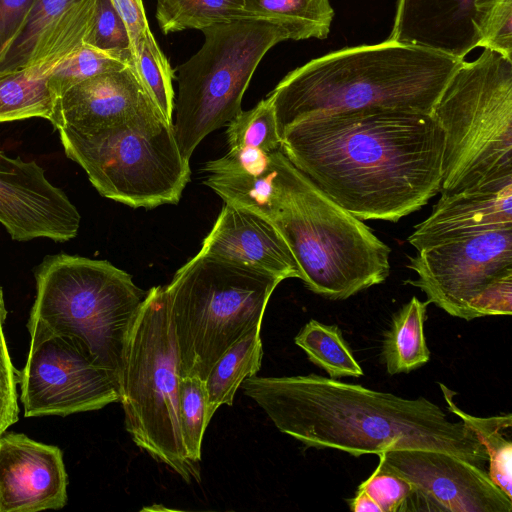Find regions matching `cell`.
Wrapping results in <instances>:
<instances>
[{
  "label": "cell",
  "mask_w": 512,
  "mask_h": 512,
  "mask_svg": "<svg viewBox=\"0 0 512 512\" xmlns=\"http://www.w3.org/2000/svg\"><path fill=\"white\" fill-rule=\"evenodd\" d=\"M444 133L432 114L364 109L296 122L290 162L361 220L397 222L440 192Z\"/></svg>",
  "instance_id": "6da1fadb"
},
{
  "label": "cell",
  "mask_w": 512,
  "mask_h": 512,
  "mask_svg": "<svg viewBox=\"0 0 512 512\" xmlns=\"http://www.w3.org/2000/svg\"><path fill=\"white\" fill-rule=\"evenodd\" d=\"M240 388L274 426L306 447L353 456L397 448L455 455L485 468L488 453L461 420L424 398H403L317 374L251 376Z\"/></svg>",
  "instance_id": "7a4b0ae2"
},
{
  "label": "cell",
  "mask_w": 512,
  "mask_h": 512,
  "mask_svg": "<svg viewBox=\"0 0 512 512\" xmlns=\"http://www.w3.org/2000/svg\"><path fill=\"white\" fill-rule=\"evenodd\" d=\"M464 60L385 40L347 47L288 73L267 96L278 132L301 120L364 109L432 114Z\"/></svg>",
  "instance_id": "3957f363"
},
{
  "label": "cell",
  "mask_w": 512,
  "mask_h": 512,
  "mask_svg": "<svg viewBox=\"0 0 512 512\" xmlns=\"http://www.w3.org/2000/svg\"><path fill=\"white\" fill-rule=\"evenodd\" d=\"M36 297L29 334L71 340L119 381L130 333L147 291L106 260L57 254L35 272Z\"/></svg>",
  "instance_id": "277c9868"
},
{
  "label": "cell",
  "mask_w": 512,
  "mask_h": 512,
  "mask_svg": "<svg viewBox=\"0 0 512 512\" xmlns=\"http://www.w3.org/2000/svg\"><path fill=\"white\" fill-rule=\"evenodd\" d=\"M432 115L444 133L441 195L512 185V60L483 48L463 61Z\"/></svg>",
  "instance_id": "5b68a950"
},
{
  "label": "cell",
  "mask_w": 512,
  "mask_h": 512,
  "mask_svg": "<svg viewBox=\"0 0 512 512\" xmlns=\"http://www.w3.org/2000/svg\"><path fill=\"white\" fill-rule=\"evenodd\" d=\"M271 222L315 294L345 300L389 276L390 247L293 164Z\"/></svg>",
  "instance_id": "8992f818"
},
{
  "label": "cell",
  "mask_w": 512,
  "mask_h": 512,
  "mask_svg": "<svg viewBox=\"0 0 512 512\" xmlns=\"http://www.w3.org/2000/svg\"><path fill=\"white\" fill-rule=\"evenodd\" d=\"M280 278L199 252L165 285L181 376L205 380L218 359L261 326Z\"/></svg>",
  "instance_id": "52a82bcc"
},
{
  "label": "cell",
  "mask_w": 512,
  "mask_h": 512,
  "mask_svg": "<svg viewBox=\"0 0 512 512\" xmlns=\"http://www.w3.org/2000/svg\"><path fill=\"white\" fill-rule=\"evenodd\" d=\"M179 355L165 285L147 291L130 333L120 377L125 428L134 443L185 482H200L179 426Z\"/></svg>",
  "instance_id": "ba28073f"
},
{
  "label": "cell",
  "mask_w": 512,
  "mask_h": 512,
  "mask_svg": "<svg viewBox=\"0 0 512 512\" xmlns=\"http://www.w3.org/2000/svg\"><path fill=\"white\" fill-rule=\"evenodd\" d=\"M201 31V48L177 67L173 129L188 161L208 134L242 111L243 95L264 55L292 40L286 27L267 20L219 23Z\"/></svg>",
  "instance_id": "9c48e42d"
},
{
  "label": "cell",
  "mask_w": 512,
  "mask_h": 512,
  "mask_svg": "<svg viewBox=\"0 0 512 512\" xmlns=\"http://www.w3.org/2000/svg\"><path fill=\"white\" fill-rule=\"evenodd\" d=\"M64 151L86 172L103 196L132 208L177 204L191 169L173 125L155 131L118 127L58 129Z\"/></svg>",
  "instance_id": "30bf717a"
},
{
  "label": "cell",
  "mask_w": 512,
  "mask_h": 512,
  "mask_svg": "<svg viewBox=\"0 0 512 512\" xmlns=\"http://www.w3.org/2000/svg\"><path fill=\"white\" fill-rule=\"evenodd\" d=\"M427 301L467 321L512 313V228L430 246L409 258Z\"/></svg>",
  "instance_id": "8fae6325"
},
{
  "label": "cell",
  "mask_w": 512,
  "mask_h": 512,
  "mask_svg": "<svg viewBox=\"0 0 512 512\" xmlns=\"http://www.w3.org/2000/svg\"><path fill=\"white\" fill-rule=\"evenodd\" d=\"M16 379L26 417L67 416L120 400L118 379L57 335L30 334L27 361Z\"/></svg>",
  "instance_id": "7c38bea8"
},
{
  "label": "cell",
  "mask_w": 512,
  "mask_h": 512,
  "mask_svg": "<svg viewBox=\"0 0 512 512\" xmlns=\"http://www.w3.org/2000/svg\"><path fill=\"white\" fill-rule=\"evenodd\" d=\"M383 466L410 482L400 511L511 512L512 498L488 471L441 451L397 448L379 453Z\"/></svg>",
  "instance_id": "4fadbf2b"
},
{
  "label": "cell",
  "mask_w": 512,
  "mask_h": 512,
  "mask_svg": "<svg viewBox=\"0 0 512 512\" xmlns=\"http://www.w3.org/2000/svg\"><path fill=\"white\" fill-rule=\"evenodd\" d=\"M56 129L86 132L127 127L155 131L166 121L131 66L85 79L57 97L50 120Z\"/></svg>",
  "instance_id": "5bb4252c"
},
{
  "label": "cell",
  "mask_w": 512,
  "mask_h": 512,
  "mask_svg": "<svg viewBox=\"0 0 512 512\" xmlns=\"http://www.w3.org/2000/svg\"><path fill=\"white\" fill-rule=\"evenodd\" d=\"M80 220L77 208L41 166L0 151V223L13 240L68 241L77 235Z\"/></svg>",
  "instance_id": "9a60e30c"
},
{
  "label": "cell",
  "mask_w": 512,
  "mask_h": 512,
  "mask_svg": "<svg viewBox=\"0 0 512 512\" xmlns=\"http://www.w3.org/2000/svg\"><path fill=\"white\" fill-rule=\"evenodd\" d=\"M62 451L25 434L0 435V512L57 510L67 502Z\"/></svg>",
  "instance_id": "2e32d148"
},
{
  "label": "cell",
  "mask_w": 512,
  "mask_h": 512,
  "mask_svg": "<svg viewBox=\"0 0 512 512\" xmlns=\"http://www.w3.org/2000/svg\"><path fill=\"white\" fill-rule=\"evenodd\" d=\"M96 0H36L20 33L0 58V72H48L84 44Z\"/></svg>",
  "instance_id": "e0dca14e"
},
{
  "label": "cell",
  "mask_w": 512,
  "mask_h": 512,
  "mask_svg": "<svg viewBox=\"0 0 512 512\" xmlns=\"http://www.w3.org/2000/svg\"><path fill=\"white\" fill-rule=\"evenodd\" d=\"M199 253L281 280L300 278L297 263L273 223L228 203L222 207Z\"/></svg>",
  "instance_id": "ac0fdd59"
},
{
  "label": "cell",
  "mask_w": 512,
  "mask_h": 512,
  "mask_svg": "<svg viewBox=\"0 0 512 512\" xmlns=\"http://www.w3.org/2000/svg\"><path fill=\"white\" fill-rule=\"evenodd\" d=\"M478 1L398 0L394 25L387 40L463 60L479 47Z\"/></svg>",
  "instance_id": "d6986e66"
},
{
  "label": "cell",
  "mask_w": 512,
  "mask_h": 512,
  "mask_svg": "<svg viewBox=\"0 0 512 512\" xmlns=\"http://www.w3.org/2000/svg\"><path fill=\"white\" fill-rule=\"evenodd\" d=\"M408 242L418 251L489 230L512 228V185L441 195Z\"/></svg>",
  "instance_id": "ffe728a7"
},
{
  "label": "cell",
  "mask_w": 512,
  "mask_h": 512,
  "mask_svg": "<svg viewBox=\"0 0 512 512\" xmlns=\"http://www.w3.org/2000/svg\"><path fill=\"white\" fill-rule=\"evenodd\" d=\"M290 160L281 149L271 153L261 172L220 170L208 172L204 184L228 203L251 211L270 222L283 193Z\"/></svg>",
  "instance_id": "44dd1931"
},
{
  "label": "cell",
  "mask_w": 512,
  "mask_h": 512,
  "mask_svg": "<svg viewBox=\"0 0 512 512\" xmlns=\"http://www.w3.org/2000/svg\"><path fill=\"white\" fill-rule=\"evenodd\" d=\"M428 304L413 296L393 316L381 350L388 374L408 373L429 361L430 351L424 334Z\"/></svg>",
  "instance_id": "7402d4cb"
},
{
  "label": "cell",
  "mask_w": 512,
  "mask_h": 512,
  "mask_svg": "<svg viewBox=\"0 0 512 512\" xmlns=\"http://www.w3.org/2000/svg\"><path fill=\"white\" fill-rule=\"evenodd\" d=\"M260 331L261 326L254 327L234 343L204 380L211 419L221 405L231 406L242 382L260 370L263 357Z\"/></svg>",
  "instance_id": "603a6c76"
},
{
  "label": "cell",
  "mask_w": 512,
  "mask_h": 512,
  "mask_svg": "<svg viewBox=\"0 0 512 512\" xmlns=\"http://www.w3.org/2000/svg\"><path fill=\"white\" fill-rule=\"evenodd\" d=\"M56 96L38 67L0 72V123L40 117L51 120Z\"/></svg>",
  "instance_id": "cb8c5ba5"
},
{
  "label": "cell",
  "mask_w": 512,
  "mask_h": 512,
  "mask_svg": "<svg viewBox=\"0 0 512 512\" xmlns=\"http://www.w3.org/2000/svg\"><path fill=\"white\" fill-rule=\"evenodd\" d=\"M244 7L257 20L286 27L292 40L325 39L334 17L330 0H244Z\"/></svg>",
  "instance_id": "d4e9b609"
},
{
  "label": "cell",
  "mask_w": 512,
  "mask_h": 512,
  "mask_svg": "<svg viewBox=\"0 0 512 512\" xmlns=\"http://www.w3.org/2000/svg\"><path fill=\"white\" fill-rule=\"evenodd\" d=\"M447 410L456 415L477 436L488 453V474L510 498H512V442L504 437L506 429L512 426L510 413L478 417L458 407L453 398L456 392L439 383Z\"/></svg>",
  "instance_id": "484cf974"
},
{
  "label": "cell",
  "mask_w": 512,
  "mask_h": 512,
  "mask_svg": "<svg viewBox=\"0 0 512 512\" xmlns=\"http://www.w3.org/2000/svg\"><path fill=\"white\" fill-rule=\"evenodd\" d=\"M156 19L164 34L239 20H257L244 0H157Z\"/></svg>",
  "instance_id": "4316f807"
},
{
  "label": "cell",
  "mask_w": 512,
  "mask_h": 512,
  "mask_svg": "<svg viewBox=\"0 0 512 512\" xmlns=\"http://www.w3.org/2000/svg\"><path fill=\"white\" fill-rule=\"evenodd\" d=\"M294 342L332 379L357 378L364 374L336 325L311 319L295 336Z\"/></svg>",
  "instance_id": "83f0119b"
},
{
  "label": "cell",
  "mask_w": 512,
  "mask_h": 512,
  "mask_svg": "<svg viewBox=\"0 0 512 512\" xmlns=\"http://www.w3.org/2000/svg\"><path fill=\"white\" fill-rule=\"evenodd\" d=\"M135 70L144 88L166 121L173 124L175 109L174 71L151 30L147 31L139 42L135 54Z\"/></svg>",
  "instance_id": "f1b7e54d"
},
{
  "label": "cell",
  "mask_w": 512,
  "mask_h": 512,
  "mask_svg": "<svg viewBox=\"0 0 512 512\" xmlns=\"http://www.w3.org/2000/svg\"><path fill=\"white\" fill-rule=\"evenodd\" d=\"M178 415L182 441L188 458L199 464L208 415V394L204 380L181 376L178 388Z\"/></svg>",
  "instance_id": "f546056e"
},
{
  "label": "cell",
  "mask_w": 512,
  "mask_h": 512,
  "mask_svg": "<svg viewBox=\"0 0 512 512\" xmlns=\"http://www.w3.org/2000/svg\"><path fill=\"white\" fill-rule=\"evenodd\" d=\"M229 149L256 148L265 152L281 149V137L273 105L268 97L255 107L241 111L226 131Z\"/></svg>",
  "instance_id": "4dcf8cb0"
},
{
  "label": "cell",
  "mask_w": 512,
  "mask_h": 512,
  "mask_svg": "<svg viewBox=\"0 0 512 512\" xmlns=\"http://www.w3.org/2000/svg\"><path fill=\"white\" fill-rule=\"evenodd\" d=\"M129 65L119 59L83 44L47 72L48 84L56 96L90 77L119 71Z\"/></svg>",
  "instance_id": "1f68e13d"
},
{
  "label": "cell",
  "mask_w": 512,
  "mask_h": 512,
  "mask_svg": "<svg viewBox=\"0 0 512 512\" xmlns=\"http://www.w3.org/2000/svg\"><path fill=\"white\" fill-rule=\"evenodd\" d=\"M84 44L135 69L128 30L110 0H96L94 17L85 35Z\"/></svg>",
  "instance_id": "d6a6232c"
},
{
  "label": "cell",
  "mask_w": 512,
  "mask_h": 512,
  "mask_svg": "<svg viewBox=\"0 0 512 512\" xmlns=\"http://www.w3.org/2000/svg\"><path fill=\"white\" fill-rule=\"evenodd\" d=\"M476 27L479 47L512 60V0H479Z\"/></svg>",
  "instance_id": "836d02e7"
},
{
  "label": "cell",
  "mask_w": 512,
  "mask_h": 512,
  "mask_svg": "<svg viewBox=\"0 0 512 512\" xmlns=\"http://www.w3.org/2000/svg\"><path fill=\"white\" fill-rule=\"evenodd\" d=\"M358 489L368 494L382 512H399L414 491L410 482L383 466L380 461Z\"/></svg>",
  "instance_id": "e575fe53"
},
{
  "label": "cell",
  "mask_w": 512,
  "mask_h": 512,
  "mask_svg": "<svg viewBox=\"0 0 512 512\" xmlns=\"http://www.w3.org/2000/svg\"><path fill=\"white\" fill-rule=\"evenodd\" d=\"M7 317L2 287L0 286V435L18 421L17 379L9 355L3 325Z\"/></svg>",
  "instance_id": "d590c367"
},
{
  "label": "cell",
  "mask_w": 512,
  "mask_h": 512,
  "mask_svg": "<svg viewBox=\"0 0 512 512\" xmlns=\"http://www.w3.org/2000/svg\"><path fill=\"white\" fill-rule=\"evenodd\" d=\"M36 0H0V58L20 33Z\"/></svg>",
  "instance_id": "8d00e7d4"
},
{
  "label": "cell",
  "mask_w": 512,
  "mask_h": 512,
  "mask_svg": "<svg viewBox=\"0 0 512 512\" xmlns=\"http://www.w3.org/2000/svg\"><path fill=\"white\" fill-rule=\"evenodd\" d=\"M128 30L135 64L140 40L150 30L142 0H110Z\"/></svg>",
  "instance_id": "74e56055"
},
{
  "label": "cell",
  "mask_w": 512,
  "mask_h": 512,
  "mask_svg": "<svg viewBox=\"0 0 512 512\" xmlns=\"http://www.w3.org/2000/svg\"><path fill=\"white\" fill-rule=\"evenodd\" d=\"M349 508L354 512H382L372 498L360 489H357L355 496L349 501Z\"/></svg>",
  "instance_id": "f35d334b"
}]
</instances>
